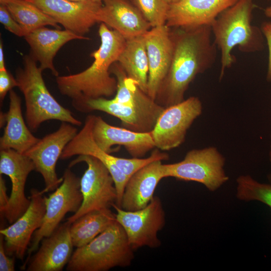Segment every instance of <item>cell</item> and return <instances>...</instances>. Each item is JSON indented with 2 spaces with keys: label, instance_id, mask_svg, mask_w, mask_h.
I'll return each instance as SVG.
<instances>
[{
  "label": "cell",
  "instance_id": "6da1fadb",
  "mask_svg": "<svg viewBox=\"0 0 271 271\" xmlns=\"http://www.w3.org/2000/svg\"><path fill=\"white\" fill-rule=\"evenodd\" d=\"M173 53L169 71L155 101L166 108L185 99L196 77L210 69L217 59V48L210 26L193 29L170 28Z\"/></svg>",
  "mask_w": 271,
  "mask_h": 271
},
{
  "label": "cell",
  "instance_id": "7a4b0ae2",
  "mask_svg": "<svg viewBox=\"0 0 271 271\" xmlns=\"http://www.w3.org/2000/svg\"><path fill=\"white\" fill-rule=\"evenodd\" d=\"M98 34L100 45L90 54L94 59L91 65L81 72L56 77L60 92L71 98L73 107L82 112H87L88 100L110 97L117 90V81L115 77L110 76V68L117 62L126 40L102 23L99 26Z\"/></svg>",
  "mask_w": 271,
  "mask_h": 271
},
{
  "label": "cell",
  "instance_id": "3957f363",
  "mask_svg": "<svg viewBox=\"0 0 271 271\" xmlns=\"http://www.w3.org/2000/svg\"><path fill=\"white\" fill-rule=\"evenodd\" d=\"M253 0H238L216 18L211 26L213 42L220 52L219 79L235 61L232 54L237 47L239 51L250 53L262 51L264 37L260 27L252 24Z\"/></svg>",
  "mask_w": 271,
  "mask_h": 271
},
{
  "label": "cell",
  "instance_id": "277c9868",
  "mask_svg": "<svg viewBox=\"0 0 271 271\" xmlns=\"http://www.w3.org/2000/svg\"><path fill=\"white\" fill-rule=\"evenodd\" d=\"M23 60V67L17 70L16 79L24 96L25 121L29 129L35 131L43 122L49 120L80 126L81 122L50 93L43 78V70L37 66L32 55H25Z\"/></svg>",
  "mask_w": 271,
  "mask_h": 271
},
{
  "label": "cell",
  "instance_id": "5b68a950",
  "mask_svg": "<svg viewBox=\"0 0 271 271\" xmlns=\"http://www.w3.org/2000/svg\"><path fill=\"white\" fill-rule=\"evenodd\" d=\"M121 225L114 221L88 244L73 253L67 263L68 271H106L130 265L134 258Z\"/></svg>",
  "mask_w": 271,
  "mask_h": 271
},
{
  "label": "cell",
  "instance_id": "8992f818",
  "mask_svg": "<svg viewBox=\"0 0 271 271\" xmlns=\"http://www.w3.org/2000/svg\"><path fill=\"white\" fill-rule=\"evenodd\" d=\"M94 115H88L81 129L67 145L60 159L64 160L76 155H90L99 160L108 169L115 184L117 193L116 205L120 206L126 184L139 170L156 160H167L169 155L156 148L146 158L126 159L115 157L101 150L96 144L92 135Z\"/></svg>",
  "mask_w": 271,
  "mask_h": 271
},
{
  "label": "cell",
  "instance_id": "52a82bcc",
  "mask_svg": "<svg viewBox=\"0 0 271 271\" xmlns=\"http://www.w3.org/2000/svg\"><path fill=\"white\" fill-rule=\"evenodd\" d=\"M225 162L224 156L215 147L193 149L182 161L163 164L164 176L198 182L214 192L229 180L224 169Z\"/></svg>",
  "mask_w": 271,
  "mask_h": 271
},
{
  "label": "cell",
  "instance_id": "ba28073f",
  "mask_svg": "<svg viewBox=\"0 0 271 271\" xmlns=\"http://www.w3.org/2000/svg\"><path fill=\"white\" fill-rule=\"evenodd\" d=\"M82 162L87 165L80 178L83 200L78 211L67 219L70 224L89 212L110 209L117 200L113 179L106 166L94 157L81 155L70 163L69 167Z\"/></svg>",
  "mask_w": 271,
  "mask_h": 271
},
{
  "label": "cell",
  "instance_id": "9c48e42d",
  "mask_svg": "<svg viewBox=\"0 0 271 271\" xmlns=\"http://www.w3.org/2000/svg\"><path fill=\"white\" fill-rule=\"evenodd\" d=\"M63 181L54 192L48 197L45 196L46 212L41 227L34 233L31 246L28 248V256L22 269L30 259L32 253L36 251L40 243L50 236L58 227L68 212L75 213L79 209L83 200L80 190V179L69 168L63 176Z\"/></svg>",
  "mask_w": 271,
  "mask_h": 271
},
{
  "label": "cell",
  "instance_id": "30bf717a",
  "mask_svg": "<svg viewBox=\"0 0 271 271\" xmlns=\"http://www.w3.org/2000/svg\"><path fill=\"white\" fill-rule=\"evenodd\" d=\"M116 220L123 228L133 250L143 246L159 247L161 242L158 232L166 222L165 213L161 199L154 196L145 208L136 211H126L114 204Z\"/></svg>",
  "mask_w": 271,
  "mask_h": 271
},
{
  "label": "cell",
  "instance_id": "8fae6325",
  "mask_svg": "<svg viewBox=\"0 0 271 271\" xmlns=\"http://www.w3.org/2000/svg\"><path fill=\"white\" fill-rule=\"evenodd\" d=\"M202 110V103L197 96L165 108L151 131L155 148L169 151L182 145L188 130Z\"/></svg>",
  "mask_w": 271,
  "mask_h": 271
},
{
  "label": "cell",
  "instance_id": "7c38bea8",
  "mask_svg": "<svg viewBox=\"0 0 271 271\" xmlns=\"http://www.w3.org/2000/svg\"><path fill=\"white\" fill-rule=\"evenodd\" d=\"M74 125L62 122L55 131L44 137L24 155L33 162L35 170L40 173L45 182L44 193L56 189L63 181L56 172L57 162L67 145L77 133Z\"/></svg>",
  "mask_w": 271,
  "mask_h": 271
},
{
  "label": "cell",
  "instance_id": "4fadbf2b",
  "mask_svg": "<svg viewBox=\"0 0 271 271\" xmlns=\"http://www.w3.org/2000/svg\"><path fill=\"white\" fill-rule=\"evenodd\" d=\"M53 18L65 30L80 36L88 33L97 21L102 2L82 0H28Z\"/></svg>",
  "mask_w": 271,
  "mask_h": 271
},
{
  "label": "cell",
  "instance_id": "5bb4252c",
  "mask_svg": "<svg viewBox=\"0 0 271 271\" xmlns=\"http://www.w3.org/2000/svg\"><path fill=\"white\" fill-rule=\"evenodd\" d=\"M44 193L43 190L32 189L27 210L9 226L0 230L9 255H14L23 260L32 236L43 222L46 212Z\"/></svg>",
  "mask_w": 271,
  "mask_h": 271
},
{
  "label": "cell",
  "instance_id": "9a60e30c",
  "mask_svg": "<svg viewBox=\"0 0 271 271\" xmlns=\"http://www.w3.org/2000/svg\"><path fill=\"white\" fill-rule=\"evenodd\" d=\"M35 170L33 161L27 156L13 149L1 150L0 175H6L12 182L8 208L4 216L12 224L27 210L30 200L25 194L29 174Z\"/></svg>",
  "mask_w": 271,
  "mask_h": 271
},
{
  "label": "cell",
  "instance_id": "2e32d148",
  "mask_svg": "<svg viewBox=\"0 0 271 271\" xmlns=\"http://www.w3.org/2000/svg\"><path fill=\"white\" fill-rule=\"evenodd\" d=\"M238 0H181L170 5L166 25L193 29L211 26L218 16Z\"/></svg>",
  "mask_w": 271,
  "mask_h": 271
},
{
  "label": "cell",
  "instance_id": "e0dca14e",
  "mask_svg": "<svg viewBox=\"0 0 271 271\" xmlns=\"http://www.w3.org/2000/svg\"><path fill=\"white\" fill-rule=\"evenodd\" d=\"M149 62L147 94L155 100L171 63L173 43L167 25L151 28L144 35Z\"/></svg>",
  "mask_w": 271,
  "mask_h": 271
},
{
  "label": "cell",
  "instance_id": "ac0fdd59",
  "mask_svg": "<svg viewBox=\"0 0 271 271\" xmlns=\"http://www.w3.org/2000/svg\"><path fill=\"white\" fill-rule=\"evenodd\" d=\"M92 135L97 145L108 154L115 151L113 146L119 145L123 146L132 158H142L155 148L151 132H136L114 126L94 115Z\"/></svg>",
  "mask_w": 271,
  "mask_h": 271
},
{
  "label": "cell",
  "instance_id": "d6986e66",
  "mask_svg": "<svg viewBox=\"0 0 271 271\" xmlns=\"http://www.w3.org/2000/svg\"><path fill=\"white\" fill-rule=\"evenodd\" d=\"M71 224L67 222L44 238L26 268L27 271H60L68 263L74 246Z\"/></svg>",
  "mask_w": 271,
  "mask_h": 271
},
{
  "label": "cell",
  "instance_id": "ffe728a7",
  "mask_svg": "<svg viewBox=\"0 0 271 271\" xmlns=\"http://www.w3.org/2000/svg\"><path fill=\"white\" fill-rule=\"evenodd\" d=\"M97 15L101 22L125 40L144 35L151 26L139 10L127 0H103Z\"/></svg>",
  "mask_w": 271,
  "mask_h": 271
},
{
  "label": "cell",
  "instance_id": "44dd1931",
  "mask_svg": "<svg viewBox=\"0 0 271 271\" xmlns=\"http://www.w3.org/2000/svg\"><path fill=\"white\" fill-rule=\"evenodd\" d=\"M161 160L143 167L129 178L124 188L120 208L136 211L146 207L154 198L160 181L164 178Z\"/></svg>",
  "mask_w": 271,
  "mask_h": 271
},
{
  "label": "cell",
  "instance_id": "7402d4cb",
  "mask_svg": "<svg viewBox=\"0 0 271 271\" xmlns=\"http://www.w3.org/2000/svg\"><path fill=\"white\" fill-rule=\"evenodd\" d=\"M24 38L30 47V54L39 62L41 69L43 71L45 69L51 70L56 77L59 76V72L56 69L53 61L60 49L73 40L89 39L65 29H51L46 27L36 29Z\"/></svg>",
  "mask_w": 271,
  "mask_h": 271
},
{
  "label": "cell",
  "instance_id": "603a6c76",
  "mask_svg": "<svg viewBox=\"0 0 271 271\" xmlns=\"http://www.w3.org/2000/svg\"><path fill=\"white\" fill-rule=\"evenodd\" d=\"M9 108L1 112V127L6 123L0 139V149H13L24 154L40 140L31 132L22 112L21 99L12 89L9 92Z\"/></svg>",
  "mask_w": 271,
  "mask_h": 271
},
{
  "label": "cell",
  "instance_id": "cb8c5ba5",
  "mask_svg": "<svg viewBox=\"0 0 271 271\" xmlns=\"http://www.w3.org/2000/svg\"><path fill=\"white\" fill-rule=\"evenodd\" d=\"M110 73L115 76L117 81V90L113 99L138 110L156 123L165 108L157 103L134 80L128 77L118 62L111 65Z\"/></svg>",
  "mask_w": 271,
  "mask_h": 271
},
{
  "label": "cell",
  "instance_id": "d4e9b609",
  "mask_svg": "<svg viewBox=\"0 0 271 271\" xmlns=\"http://www.w3.org/2000/svg\"><path fill=\"white\" fill-rule=\"evenodd\" d=\"M117 62L127 76L147 93L149 62L144 35L126 40Z\"/></svg>",
  "mask_w": 271,
  "mask_h": 271
},
{
  "label": "cell",
  "instance_id": "484cf974",
  "mask_svg": "<svg viewBox=\"0 0 271 271\" xmlns=\"http://www.w3.org/2000/svg\"><path fill=\"white\" fill-rule=\"evenodd\" d=\"M87 112L99 110L117 117L122 126L126 129L139 132H151L155 122L131 107L121 104L112 99L98 98L88 100Z\"/></svg>",
  "mask_w": 271,
  "mask_h": 271
},
{
  "label": "cell",
  "instance_id": "4316f807",
  "mask_svg": "<svg viewBox=\"0 0 271 271\" xmlns=\"http://www.w3.org/2000/svg\"><path fill=\"white\" fill-rule=\"evenodd\" d=\"M115 220V214L110 209L91 211L81 216L70 225L74 246L80 247L88 244Z\"/></svg>",
  "mask_w": 271,
  "mask_h": 271
},
{
  "label": "cell",
  "instance_id": "83f0119b",
  "mask_svg": "<svg viewBox=\"0 0 271 271\" xmlns=\"http://www.w3.org/2000/svg\"><path fill=\"white\" fill-rule=\"evenodd\" d=\"M6 6L22 28L25 36L38 28L46 26L61 29L53 18L28 0H14Z\"/></svg>",
  "mask_w": 271,
  "mask_h": 271
},
{
  "label": "cell",
  "instance_id": "f1b7e54d",
  "mask_svg": "<svg viewBox=\"0 0 271 271\" xmlns=\"http://www.w3.org/2000/svg\"><path fill=\"white\" fill-rule=\"evenodd\" d=\"M236 197L244 202L258 201L271 210V183L258 182L249 175H242L236 180Z\"/></svg>",
  "mask_w": 271,
  "mask_h": 271
},
{
  "label": "cell",
  "instance_id": "f546056e",
  "mask_svg": "<svg viewBox=\"0 0 271 271\" xmlns=\"http://www.w3.org/2000/svg\"><path fill=\"white\" fill-rule=\"evenodd\" d=\"M152 28L166 24L170 5L165 0H131Z\"/></svg>",
  "mask_w": 271,
  "mask_h": 271
},
{
  "label": "cell",
  "instance_id": "4dcf8cb0",
  "mask_svg": "<svg viewBox=\"0 0 271 271\" xmlns=\"http://www.w3.org/2000/svg\"><path fill=\"white\" fill-rule=\"evenodd\" d=\"M0 22L7 30L13 34L19 37H25V34L22 28L4 5L0 6Z\"/></svg>",
  "mask_w": 271,
  "mask_h": 271
},
{
  "label": "cell",
  "instance_id": "1f68e13d",
  "mask_svg": "<svg viewBox=\"0 0 271 271\" xmlns=\"http://www.w3.org/2000/svg\"><path fill=\"white\" fill-rule=\"evenodd\" d=\"M15 87H18V82L12 74L7 70L0 71V99L3 103L6 95Z\"/></svg>",
  "mask_w": 271,
  "mask_h": 271
},
{
  "label": "cell",
  "instance_id": "d6a6232c",
  "mask_svg": "<svg viewBox=\"0 0 271 271\" xmlns=\"http://www.w3.org/2000/svg\"><path fill=\"white\" fill-rule=\"evenodd\" d=\"M268 47V57L266 79L271 82V22H263L260 27Z\"/></svg>",
  "mask_w": 271,
  "mask_h": 271
},
{
  "label": "cell",
  "instance_id": "836d02e7",
  "mask_svg": "<svg viewBox=\"0 0 271 271\" xmlns=\"http://www.w3.org/2000/svg\"><path fill=\"white\" fill-rule=\"evenodd\" d=\"M4 236L0 237V271H14L15 262L14 258L8 256L5 247Z\"/></svg>",
  "mask_w": 271,
  "mask_h": 271
},
{
  "label": "cell",
  "instance_id": "e575fe53",
  "mask_svg": "<svg viewBox=\"0 0 271 271\" xmlns=\"http://www.w3.org/2000/svg\"><path fill=\"white\" fill-rule=\"evenodd\" d=\"M7 187L6 182L1 175L0 176V212L1 214L4 215L7 211L9 204V198L7 193Z\"/></svg>",
  "mask_w": 271,
  "mask_h": 271
},
{
  "label": "cell",
  "instance_id": "d590c367",
  "mask_svg": "<svg viewBox=\"0 0 271 271\" xmlns=\"http://www.w3.org/2000/svg\"><path fill=\"white\" fill-rule=\"evenodd\" d=\"M4 56L3 42L1 40L0 42V71L6 70Z\"/></svg>",
  "mask_w": 271,
  "mask_h": 271
},
{
  "label": "cell",
  "instance_id": "8d00e7d4",
  "mask_svg": "<svg viewBox=\"0 0 271 271\" xmlns=\"http://www.w3.org/2000/svg\"><path fill=\"white\" fill-rule=\"evenodd\" d=\"M264 14L266 17L271 18V6L264 9Z\"/></svg>",
  "mask_w": 271,
  "mask_h": 271
},
{
  "label": "cell",
  "instance_id": "74e56055",
  "mask_svg": "<svg viewBox=\"0 0 271 271\" xmlns=\"http://www.w3.org/2000/svg\"><path fill=\"white\" fill-rule=\"evenodd\" d=\"M168 4L171 5L176 3L181 0H165Z\"/></svg>",
  "mask_w": 271,
  "mask_h": 271
},
{
  "label": "cell",
  "instance_id": "f35d334b",
  "mask_svg": "<svg viewBox=\"0 0 271 271\" xmlns=\"http://www.w3.org/2000/svg\"><path fill=\"white\" fill-rule=\"evenodd\" d=\"M13 1L14 0H0V4L1 5H6L7 4Z\"/></svg>",
  "mask_w": 271,
  "mask_h": 271
},
{
  "label": "cell",
  "instance_id": "ab89813d",
  "mask_svg": "<svg viewBox=\"0 0 271 271\" xmlns=\"http://www.w3.org/2000/svg\"><path fill=\"white\" fill-rule=\"evenodd\" d=\"M268 156H269V160L270 164L271 166V135H270V143Z\"/></svg>",
  "mask_w": 271,
  "mask_h": 271
},
{
  "label": "cell",
  "instance_id": "60d3db41",
  "mask_svg": "<svg viewBox=\"0 0 271 271\" xmlns=\"http://www.w3.org/2000/svg\"><path fill=\"white\" fill-rule=\"evenodd\" d=\"M267 178L269 183H271V173L267 175Z\"/></svg>",
  "mask_w": 271,
  "mask_h": 271
},
{
  "label": "cell",
  "instance_id": "b9f144b4",
  "mask_svg": "<svg viewBox=\"0 0 271 271\" xmlns=\"http://www.w3.org/2000/svg\"><path fill=\"white\" fill-rule=\"evenodd\" d=\"M87 1H97V2H103V0H87Z\"/></svg>",
  "mask_w": 271,
  "mask_h": 271
},
{
  "label": "cell",
  "instance_id": "7bdbcfd3",
  "mask_svg": "<svg viewBox=\"0 0 271 271\" xmlns=\"http://www.w3.org/2000/svg\"><path fill=\"white\" fill-rule=\"evenodd\" d=\"M70 1H82V0H68Z\"/></svg>",
  "mask_w": 271,
  "mask_h": 271
},
{
  "label": "cell",
  "instance_id": "ee69618b",
  "mask_svg": "<svg viewBox=\"0 0 271 271\" xmlns=\"http://www.w3.org/2000/svg\"><path fill=\"white\" fill-rule=\"evenodd\" d=\"M270 108H271V100H270Z\"/></svg>",
  "mask_w": 271,
  "mask_h": 271
},
{
  "label": "cell",
  "instance_id": "f6af8a7d",
  "mask_svg": "<svg viewBox=\"0 0 271 271\" xmlns=\"http://www.w3.org/2000/svg\"><path fill=\"white\" fill-rule=\"evenodd\" d=\"M268 1H271V0H268Z\"/></svg>",
  "mask_w": 271,
  "mask_h": 271
}]
</instances>
